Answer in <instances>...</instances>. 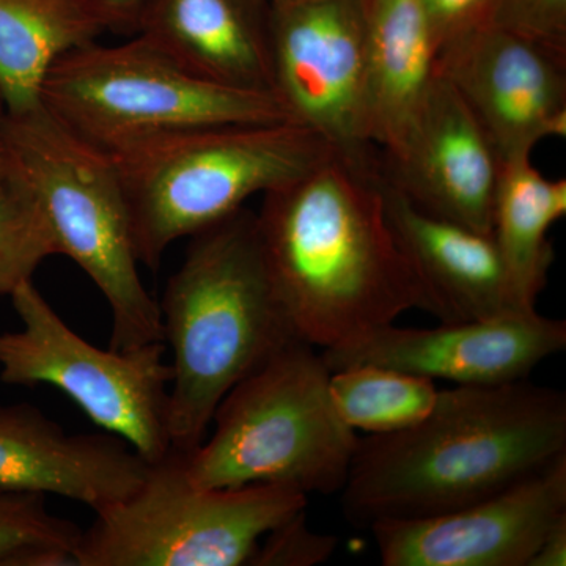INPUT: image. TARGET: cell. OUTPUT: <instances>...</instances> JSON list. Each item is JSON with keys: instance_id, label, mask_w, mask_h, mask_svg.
Listing matches in <instances>:
<instances>
[{"instance_id": "cell-1", "label": "cell", "mask_w": 566, "mask_h": 566, "mask_svg": "<svg viewBox=\"0 0 566 566\" xmlns=\"http://www.w3.org/2000/svg\"><path fill=\"white\" fill-rule=\"evenodd\" d=\"M381 159L334 155L263 193L256 233L294 337L331 349L431 305L387 219Z\"/></svg>"}, {"instance_id": "cell-2", "label": "cell", "mask_w": 566, "mask_h": 566, "mask_svg": "<svg viewBox=\"0 0 566 566\" xmlns=\"http://www.w3.org/2000/svg\"><path fill=\"white\" fill-rule=\"evenodd\" d=\"M566 455V395L528 379L441 390L403 431L359 438L340 491L349 523L419 520L463 509Z\"/></svg>"}, {"instance_id": "cell-3", "label": "cell", "mask_w": 566, "mask_h": 566, "mask_svg": "<svg viewBox=\"0 0 566 566\" xmlns=\"http://www.w3.org/2000/svg\"><path fill=\"white\" fill-rule=\"evenodd\" d=\"M159 311L174 352L167 430L186 455L229 390L296 338L271 286L255 212L241 208L189 237Z\"/></svg>"}, {"instance_id": "cell-4", "label": "cell", "mask_w": 566, "mask_h": 566, "mask_svg": "<svg viewBox=\"0 0 566 566\" xmlns=\"http://www.w3.org/2000/svg\"><path fill=\"white\" fill-rule=\"evenodd\" d=\"M335 155L300 123L208 126L111 153L120 172L137 260L156 271L167 249L233 214L256 193Z\"/></svg>"}, {"instance_id": "cell-5", "label": "cell", "mask_w": 566, "mask_h": 566, "mask_svg": "<svg viewBox=\"0 0 566 566\" xmlns=\"http://www.w3.org/2000/svg\"><path fill=\"white\" fill-rule=\"evenodd\" d=\"M329 379L315 346L283 345L222 398L210 439L182 455L189 479L203 488L340 493L359 436L338 416Z\"/></svg>"}, {"instance_id": "cell-6", "label": "cell", "mask_w": 566, "mask_h": 566, "mask_svg": "<svg viewBox=\"0 0 566 566\" xmlns=\"http://www.w3.org/2000/svg\"><path fill=\"white\" fill-rule=\"evenodd\" d=\"M7 158L46 212L59 253L70 256L106 297L112 349L164 342L159 303L139 274L132 219L117 164L41 104L6 112Z\"/></svg>"}, {"instance_id": "cell-7", "label": "cell", "mask_w": 566, "mask_h": 566, "mask_svg": "<svg viewBox=\"0 0 566 566\" xmlns=\"http://www.w3.org/2000/svg\"><path fill=\"white\" fill-rule=\"evenodd\" d=\"M40 102L107 153L208 126L290 120L274 95L199 80L140 35L117 46L92 41L66 52L44 76Z\"/></svg>"}, {"instance_id": "cell-8", "label": "cell", "mask_w": 566, "mask_h": 566, "mask_svg": "<svg viewBox=\"0 0 566 566\" xmlns=\"http://www.w3.org/2000/svg\"><path fill=\"white\" fill-rule=\"evenodd\" d=\"M305 506L289 486L196 485L172 450L136 493L95 512L73 556L76 566L249 565L263 536Z\"/></svg>"}, {"instance_id": "cell-9", "label": "cell", "mask_w": 566, "mask_h": 566, "mask_svg": "<svg viewBox=\"0 0 566 566\" xmlns=\"http://www.w3.org/2000/svg\"><path fill=\"white\" fill-rule=\"evenodd\" d=\"M22 327L0 334V379L10 386H52L92 422L128 442L148 464L172 452L167 415L172 365L166 342L102 349L63 322L32 281L10 294Z\"/></svg>"}, {"instance_id": "cell-10", "label": "cell", "mask_w": 566, "mask_h": 566, "mask_svg": "<svg viewBox=\"0 0 566 566\" xmlns=\"http://www.w3.org/2000/svg\"><path fill=\"white\" fill-rule=\"evenodd\" d=\"M273 93L290 120L335 155L379 161L368 120L364 0H294L273 6Z\"/></svg>"}, {"instance_id": "cell-11", "label": "cell", "mask_w": 566, "mask_h": 566, "mask_svg": "<svg viewBox=\"0 0 566 566\" xmlns=\"http://www.w3.org/2000/svg\"><path fill=\"white\" fill-rule=\"evenodd\" d=\"M436 71L502 164L532 158L539 142L565 137L566 52L485 22L442 44Z\"/></svg>"}, {"instance_id": "cell-12", "label": "cell", "mask_w": 566, "mask_h": 566, "mask_svg": "<svg viewBox=\"0 0 566 566\" xmlns=\"http://www.w3.org/2000/svg\"><path fill=\"white\" fill-rule=\"evenodd\" d=\"M566 323L535 311L436 327H379L360 340L323 349L331 371L378 365L455 386L523 381L543 360L564 352Z\"/></svg>"}, {"instance_id": "cell-13", "label": "cell", "mask_w": 566, "mask_h": 566, "mask_svg": "<svg viewBox=\"0 0 566 566\" xmlns=\"http://www.w3.org/2000/svg\"><path fill=\"white\" fill-rule=\"evenodd\" d=\"M566 515V455L463 509L368 528L385 566H528Z\"/></svg>"}, {"instance_id": "cell-14", "label": "cell", "mask_w": 566, "mask_h": 566, "mask_svg": "<svg viewBox=\"0 0 566 566\" xmlns=\"http://www.w3.org/2000/svg\"><path fill=\"white\" fill-rule=\"evenodd\" d=\"M381 166L387 181L420 210L491 233L502 161L438 71L415 125L394 151L381 155Z\"/></svg>"}, {"instance_id": "cell-15", "label": "cell", "mask_w": 566, "mask_h": 566, "mask_svg": "<svg viewBox=\"0 0 566 566\" xmlns=\"http://www.w3.org/2000/svg\"><path fill=\"white\" fill-rule=\"evenodd\" d=\"M150 464L112 433L70 434L29 405H0V490L55 494L93 512L139 490Z\"/></svg>"}, {"instance_id": "cell-16", "label": "cell", "mask_w": 566, "mask_h": 566, "mask_svg": "<svg viewBox=\"0 0 566 566\" xmlns=\"http://www.w3.org/2000/svg\"><path fill=\"white\" fill-rule=\"evenodd\" d=\"M382 197L395 238L422 282L441 323L494 318L526 308L493 234L436 218L416 207L382 174Z\"/></svg>"}, {"instance_id": "cell-17", "label": "cell", "mask_w": 566, "mask_h": 566, "mask_svg": "<svg viewBox=\"0 0 566 566\" xmlns=\"http://www.w3.org/2000/svg\"><path fill=\"white\" fill-rule=\"evenodd\" d=\"M270 0H145L136 33L199 80L273 93Z\"/></svg>"}, {"instance_id": "cell-18", "label": "cell", "mask_w": 566, "mask_h": 566, "mask_svg": "<svg viewBox=\"0 0 566 566\" xmlns=\"http://www.w3.org/2000/svg\"><path fill=\"white\" fill-rule=\"evenodd\" d=\"M368 120L381 155L403 142L436 76L438 43L420 0H364Z\"/></svg>"}, {"instance_id": "cell-19", "label": "cell", "mask_w": 566, "mask_h": 566, "mask_svg": "<svg viewBox=\"0 0 566 566\" xmlns=\"http://www.w3.org/2000/svg\"><path fill=\"white\" fill-rule=\"evenodd\" d=\"M106 24L93 0H0V99L6 112L40 103L44 76Z\"/></svg>"}, {"instance_id": "cell-20", "label": "cell", "mask_w": 566, "mask_h": 566, "mask_svg": "<svg viewBox=\"0 0 566 566\" xmlns=\"http://www.w3.org/2000/svg\"><path fill=\"white\" fill-rule=\"evenodd\" d=\"M566 214V181L549 180L531 158L502 164L493 205V234L517 300L536 308L554 260L551 227Z\"/></svg>"}, {"instance_id": "cell-21", "label": "cell", "mask_w": 566, "mask_h": 566, "mask_svg": "<svg viewBox=\"0 0 566 566\" xmlns=\"http://www.w3.org/2000/svg\"><path fill=\"white\" fill-rule=\"evenodd\" d=\"M329 389L338 416L367 434L416 427L433 412L441 395L433 379L378 365L331 371Z\"/></svg>"}, {"instance_id": "cell-22", "label": "cell", "mask_w": 566, "mask_h": 566, "mask_svg": "<svg viewBox=\"0 0 566 566\" xmlns=\"http://www.w3.org/2000/svg\"><path fill=\"white\" fill-rule=\"evenodd\" d=\"M52 255L61 253L46 212L6 153L0 166V294L10 296L32 281L40 264Z\"/></svg>"}, {"instance_id": "cell-23", "label": "cell", "mask_w": 566, "mask_h": 566, "mask_svg": "<svg viewBox=\"0 0 566 566\" xmlns=\"http://www.w3.org/2000/svg\"><path fill=\"white\" fill-rule=\"evenodd\" d=\"M82 528L52 515L46 495L0 490V566H76Z\"/></svg>"}, {"instance_id": "cell-24", "label": "cell", "mask_w": 566, "mask_h": 566, "mask_svg": "<svg viewBox=\"0 0 566 566\" xmlns=\"http://www.w3.org/2000/svg\"><path fill=\"white\" fill-rule=\"evenodd\" d=\"M337 545L335 536L318 534L307 526L303 510L263 536L249 565L314 566L333 556Z\"/></svg>"}, {"instance_id": "cell-25", "label": "cell", "mask_w": 566, "mask_h": 566, "mask_svg": "<svg viewBox=\"0 0 566 566\" xmlns=\"http://www.w3.org/2000/svg\"><path fill=\"white\" fill-rule=\"evenodd\" d=\"M486 22L566 52V0H493Z\"/></svg>"}, {"instance_id": "cell-26", "label": "cell", "mask_w": 566, "mask_h": 566, "mask_svg": "<svg viewBox=\"0 0 566 566\" xmlns=\"http://www.w3.org/2000/svg\"><path fill=\"white\" fill-rule=\"evenodd\" d=\"M439 50L447 41L485 24L493 0H420Z\"/></svg>"}, {"instance_id": "cell-27", "label": "cell", "mask_w": 566, "mask_h": 566, "mask_svg": "<svg viewBox=\"0 0 566 566\" xmlns=\"http://www.w3.org/2000/svg\"><path fill=\"white\" fill-rule=\"evenodd\" d=\"M107 31L136 33L145 0H93Z\"/></svg>"}, {"instance_id": "cell-28", "label": "cell", "mask_w": 566, "mask_h": 566, "mask_svg": "<svg viewBox=\"0 0 566 566\" xmlns=\"http://www.w3.org/2000/svg\"><path fill=\"white\" fill-rule=\"evenodd\" d=\"M566 565V515L547 531L528 566Z\"/></svg>"}, {"instance_id": "cell-29", "label": "cell", "mask_w": 566, "mask_h": 566, "mask_svg": "<svg viewBox=\"0 0 566 566\" xmlns=\"http://www.w3.org/2000/svg\"><path fill=\"white\" fill-rule=\"evenodd\" d=\"M3 114H6V109H3V104H0V166H2L3 158H6V148H3L2 137Z\"/></svg>"}, {"instance_id": "cell-30", "label": "cell", "mask_w": 566, "mask_h": 566, "mask_svg": "<svg viewBox=\"0 0 566 566\" xmlns=\"http://www.w3.org/2000/svg\"><path fill=\"white\" fill-rule=\"evenodd\" d=\"M271 6H282V3L294 2V0H270Z\"/></svg>"}, {"instance_id": "cell-31", "label": "cell", "mask_w": 566, "mask_h": 566, "mask_svg": "<svg viewBox=\"0 0 566 566\" xmlns=\"http://www.w3.org/2000/svg\"><path fill=\"white\" fill-rule=\"evenodd\" d=\"M0 104H2V99H0Z\"/></svg>"}]
</instances>
